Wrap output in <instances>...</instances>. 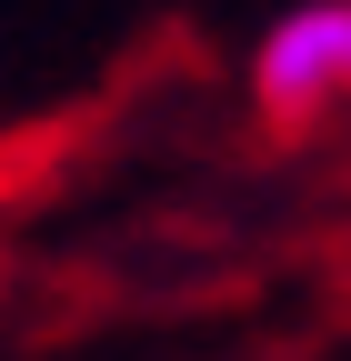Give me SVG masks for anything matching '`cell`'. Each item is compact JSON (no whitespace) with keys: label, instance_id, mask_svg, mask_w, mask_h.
<instances>
[{"label":"cell","instance_id":"cell-1","mask_svg":"<svg viewBox=\"0 0 351 361\" xmlns=\"http://www.w3.org/2000/svg\"><path fill=\"white\" fill-rule=\"evenodd\" d=\"M251 101L271 130H312L351 101V0H291L251 51Z\"/></svg>","mask_w":351,"mask_h":361}]
</instances>
